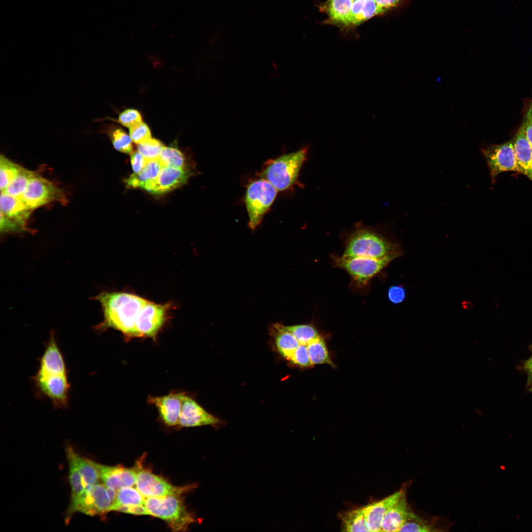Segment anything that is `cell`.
I'll return each instance as SVG.
<instances>
[{
    "mask_svg": "<svg viewBox=\"0 0 532 532\" xmlns=\"http://www.w3.org/2000/svg\"><path fill=\"white\" fill-rule=\"evenodd\" d=\"M21 199L33 210L52 202H67L61 189L38 174L30 180Z\"/></svg>",
    "mask_w": 532,
    "mask_h": 532,
    "instance_id": "10",
    "label": "cell"
},
{
    "mask_svg": "<svg viewBox=\"0 0 532 532\" xmlns=\"http://www.w3.org/2000/svg\"><path fill=\"white\" fill-rule=\"evenodd\" d=\"M145 499L133 486L123 488L117 491L111 511H116L121 506L144 505Z\"/></svg>",
    "mask_w": 532,
    "mask_h": 532,
    "instance_id": "24",
    "label": "cell"
},
{
    "mask_svg": "<svg viewBox=\"0 0 532 532\" xmlns=\"http://www.w3.org/2000/svg\"><path fill=\"white\" fill-rule=\"evenodd\" d=\"M66 451L73 458L86 488L99 483L100 479L97 463L80 456L70 446Z\"/></svg>",
    "mask_w": 532,
    "mask_h": 532,
    "instance_id": "21",
    "label": "cell"
},
{
    "mask_svg": "<svg viewBox=\"0 0 532 532\" xmlns=\"http://www.w3.org/2000/svg\"><path fill=\"white\" fill-rule=\"evenodd\" d=\"M341 528L344 532H370L363 507L346 512L342 517Z\"/></svg>",
    "mask_w": 532,
    "mask_h": 532,
    "instance_id": "23",
    "label": "cell"
},
{
    "mask_svg": "<svg viewBox=\"0 0 532 532\" xmlns=\"http://www.w3.org/2000/svg\"><path fill=\"white\" fill-rule=\"evenodd\" d=\"M191 173L185 168L163 166L155 181L151 193L162 194L170 191L184 184Z\"/></svg>",
    "mask_w": 532,
    "mask_h": 532,
    "instance_id": "17",
    "label": "cell"
},
{
    "mask_svg": "<svg viewBox=\"0 0 532 532\" xmlns=\"http://www.w3.org/2000/svg\"><path fill=\"white\" fill-rule=\"evenodd\" d=\"M0 231L1 233H5L29 231V229L27 227L20 224L2 213L0 212Z\"/></svg>",
    "mask_w": 532,
    "mask_h": 532,
    "instance_id": "36",
    "label": "cell"
},
{
    "mask_svg": "<svg viewBox=\"0 0 532 532\" xmlns=\"http://www.w3.org/2000/svg\"><path fill=\"white\" fill-rule=\"evenodd\" d=\"M300 344L307 345L310 341L320 336L316 329L310 325H297L285 326Z\"/></svg>",
    "mask_w": 532,
    "mask_h": 532,
    "instance_id": "31",
    "label": "cell"
},
{
    "mask_svg": "<svg viewBox=\"0 0 532 532\" xmlns=\"http://www.w3.org/2000/svg\"><path fill=\"white\" fill-rule=\"evenodd\" d=\"M116 493L103 483H98L87 487L80 495L70 500L65 517L66 524H68L72 516L76 512L94 516L111 511Z\"/></svg>",
    "mask_w": 532,
    "mask_h": 532,
    "instance_id": "6",
    "label": "cell"
},
{
    "mask_svg": "<svg viewBox=\"0 0 532 532\" xmlns=\"http://www.w3.org/2000/svg\"><path fill=\"white\" fill-rule=\"evenodd\" d=\"M118 122L122 125L130 128L142 122V116L138 110L128 108L119 114Z\"/></svg>",
    "mask_w": 532,
    "mask_h": 532,
    "instance_id": "35",
    "label": "cell"
},
{
    "mask_svg": "<svg viewBox=\"0 0 532 532\" xmlns=\"http://www.w3.org/2000/svg\"><path fill=\"white\" fill-rule=\"evenodd\" d=\"M438 530L434 525L423 520L415 514L400 528L399 532H433Z\"/></svg>",
    "mask_w": 532,
    "mask_h": 532,
    "instance_id": "33",
    "label": "cell"
},
{
    "mask_svg": "<svg viewBox=\"0 0 532 532\" xmlns=\"http://www.w3.org/2000/svg\"><path fill=\"white\" fill-rule=\"evenodd\" d=\"M147 161L137 150L133 152L131 156V162L134 173H138L144 168Z\"/></svg>",
    "mask_w": 532,
    "mask_h": 532,
    "instance_id": "39",
    "label": "cell"
},
{
    "mask_svg": "<svg viewBox=\"0 0 532 532\" xmlns=\"http://www.w3.org/2000/svg\"><path fill=\"white\" fill-rule=\"evenodd\" d=\"M399 255H391L382 258L363 257L333 256L335 266L346 270L357 282L366 284Z\"/></svg>",
    "mask_w": 532,
    "mask_h": 532,
    "instance_id": "8",
    "label": "cell"
},
{
    "mask_svg": "<svg viewBox=\"0 0 532 532\" xmlns=\"http://www.w3.org/2000/svg\"><path fill=\"white\" fill-rule=\"evenodd\" d=\"M116 511L137 515H149L144 505L121 506Z\"/></svg>",
    "mask_w": 532,
    "mask_h": 532,
    "instance_id": "40",
    "label": "cell"
},
{
    "mask_svg": "<svg viewBox=\"0 0 532 532\" xmlns=\"http://www.w3.org/2000/svg\"><path fill=\"white\" fill-rule=\"evenodd\" d=\"M129 129V135L132 141L137 144L152 138L149 126L142 121Z\"/></svg>",
    "mask_w": 532,
    "mask_h": 532,
    "instance_id": "34",
    "label": "cell"
},
{
    "mask_svg": "<svg viewBox=\"0 0 532 532\" xmlns=\"http://www.w3.org/2000/svg\"><path fill=\"white\" fill-rule=\"evenodd\" d=\"M309 358L312 365H332L323 338L320 336L310 341L307 345Z\"/></svg>",
    "mask_w": 532,
    "mask_h": 532,
    "instance_id": "26",
    "label": "cell"
},
{
    "mask_svg": "<svg viewBox=\"0 0 532 532\" xmlns=\"http://www.w3.org/2000/svg\"><path fill=\"white\" fill-rule=\"evenodd\" d=\"M219 420L205 411L194 399L185 394L178 425L194 427L218 424Z\"/></svg>",
    "mask_w": 532,
    "mask_h": 532,
    "instance_id": "14",
    "label": "cell"
},
{
    "mask_svg": "<svg viewBox=\"0 0 532 532\" xmlns=\"http://www.w3.org/2000/svg\"><path fill=\"white\" fill-rule=\"evenodd\" d=\"M272 332L278 351L283 357L289 360L300 344L294 335L282 325L273 324Z\"/></svg>",
    "mask_w": 532,
    "mask_h": 532,
    "instance_id": "22",
    "label": "cell"
},
{
    "mask_svg": "<svg viewBox=\"0 0 532 532\" xmlns=\"http://www.w3.org/2000/svg\"><path fill=\"white\" fill-rule=\"evenodd\" d=\"M164 146L158 139L151 138L138 144L137 150L146 161L158 160Z\"/></svg>",
    "mask_w": 532,
    "mask_h": 532,
    "instance_id": "32",
    "label": "cell"
},
{
    "mask_svg": "<svg viewBox=\"0 0 532 532\" xmlns=\"http://www.w3.org/2000/svg\"><path fill=\"white\" fill-rule=\"evenodd\" d=\"M404 489L376 502L363 507L370 532H381L383 519L388 510L400 499Z\"/></svg>",
    "mask_w": 532,
    "mask_h": 532,
    "instance_id": "15",
    "label": "cell"
},
{
    "mask_svg": "<svg viewBox=\"0 0 532 532\" xmlns=\"http://www.w3.org/2000/svg\"><path fill=\"white\" fill-rule=\"evenodd\" d=\"M144 505L149 515L164 520L174 532L186 531L195 521L181 496L146 498Z\"/></svg>",
    "mask_w": 532,
    "mask_h": 532,
    "instance_id": "5",
    "label": "cell"
},
{
    "mask_svg": "<svg viewBox=\"0 0 532 532\" xmlns=\"http://www.w3.org/2000/svg\"><path fill=\"white\" fill-rule=\"evenodd\" d=\"M65 361L59 346H46L39 359L38 369L32 380L38 393L50 400L56 408H66L70 384Z\"/></svg>",
    "mask_w": 532,
    "mask_h": 532,
    "instance_id": "2",
    "label": "cell"
},
{
    "mask_svg": "<svg viewBox=\"0 0 532 532\" xmlns=\"http://www.w3.org/2000/svg\"><path fill=\"white\" fill-rule=\"evenodd\" d=\"M292 363L301 366H313L309 356L307 346L300 344L294 351L290 360Z\"/></svg>",
    "mask_w": 532,
    "mask_h": 532,
    "instance_id": "37",
    "label": "cell"
},
{
    "mask_svg": "<svg viewBox=\"0 0 532 532\" xmlns=\"http://www.w3.org/2000/svg\"><path fill=\"white\" fill-rule=\"evenodd\" d=\"M278 191L268 181L262 178L253 180L248 185L245 204L248 216V226L255 230L273 203Z\"/></svg>",
    "mask_w": 532,
    "mask_h": 532,
    "instance_id": "7",
    "label": "cell"
},
{
    "mask_svg": "<svg viewBox=\"0 0 532 532\" xmlns=\"http://www.w3.org/2000/svg\"><path fill=\"white\" fill-rule=\"evenodd\" d=\"M526 115L532 119V100L527 111Z\"/></svg>",
    "mask_w": 532,
    "mask_h": 532,
    "instance_id": "44",
    "label": "cell"
},
{
    "mask_svg": "<svg viewBox=\"0 0 532 532\" xmlns=\"http://www.w3.org/2000/svg\"><path fill=\"white\" fill-rule=\"evenodd\" d=\"M408 507L405 491L387 511L383 519L381 532H399L401 526L414 514Z\"/></svg>",
    "mask_w": 532,
    "mask_h": 532,
    "instance_id": "18",
    "label": "cell"
},
{
    "mask_svg": "<svg viewBox=\"0 0 532 532\" xmlns=\"http://www.w3.org/2000/svg\"><path fill=\"white\" fill-rule=\"evenodd\" d=\"M69 466V480L71 486V499L80 495L86 489L82 477L72 457L66 453Z\"/></svg>",
    "mask_w": 532,
    "mask_h": 532,
    "instance_id": "29",
    "label": "cell"
},
{
    "mask_svg": "<svg viewBox=\"0 0 532 532\" xmlns=\"http://www.w3.org/2000/svg\"><path fill=\"white\" fill-rule=\"evenodd\" d=\"M512 140L518 172L524 174L532 182V150L526 135L525 121Z\"/></svg>",
    "mask_w": 532,
    "mask_h": 532,
    "instance_id": "16",
    "label": "cell"
},
{
    "mask_svg": "<svg viewBox=\"0 0 532 532\" xmlns=\"http://www.w3.org/2000/svg\"><path fill=\"white\" fill-rule=\"evenodd\" d=\"M163 166L159 159L147 161L140 172L132 174L125 182L130 187L141 188L149 192Z\"/></svg>",
    "mask_w": 532,
    "mask_h": 532,
    "instance_id": "20",
    "label": "cell"
},
{
    "mask_svg": "<svg viewBox=\"0 0 532 532\" xmlns=\"http://www.w3.org/2000/svg\"><path fill=\"white\" fill-rule=\"evenodd\" d=\"M100 479L107 487L117 491L135 485L136 467L127 468L122 466H109L98 463Z\"/></svg>",
    "mask_w": 532,
    "mask_h": 532,
    "instance_id": "13",
    "label": "cell"
},
{
    "mask_svg": "<svg viewBox=\"0 0 532 532\" xmlns=\"http://www.w3.org/2000/svg\"><path fill=\"white\" fill-rule=\"evenodd\" d=\"M136 466L135 486L145 498H160L172 495L181 496L193 488V485L175 486L149 470Z\"/></svg>",
    "mask_w": 532,
    "mask_h": 532,
    "instance_id": "9",
    "label": "cell"
},
{
    "mask_svg": "<svg viewBox=\"0 0 532 532\" xmlns=\"http://www.w3.org/2000/svg\"><path fill=\"white\" fill-rule=\"evenodd\" d=\"M399 248L385 236L372 229L359 227L348 237L344 254L346 257L382 258L400 255Z\"/></svg>",
    "mask_w": 532,
    "mask_h": 532,
    "instance_id": "4",
    "label": "cell"
},
{
    "mask_svg": "<svg viewBox=\"0 0 532 532\" xmlns=\"http://www.w3.org/2000/svg\"><path fill=\"white\" fill-rule=\"evenodd\" d=\"M0 210L5 215L27 227L26 222L33 209L22 199L1 192Z\"/></svg>",
    "mask_w": 532,
    "mask_h": 532,
    "instance_id": "19",
    "label": "cell"
},
{
    "mask_svg": "<svg viewBox=\"0 0 532 532\" xmlns=\"http://www.w3.org/2000/svg\"><path fill=\"white\" fill-rule=\"evenodd\" d=\"M309 146L285 154L264 163L258 174L272 184L278 191L291 189L298 182L301 168L306 161Z\"/></svg>",
    "mask_w": 532,
    "mask_h": 532,
    "instance_id": "3",
    "label": "cell"
},
{
    "mask_svg": "<svg viewBox=\"0 0 532 532\" xmlns=\"http://www.w3.org/2000/svg\"><path fill=\"white\" fill-rule=\"evenodd\" d=\"M524 121L526 135L532 150V119L526 115Z\"/></svg>",
    "mask_w": 532,
    "mask_h": 532,
    "instance_id": "42",
    "label": "cell"
},
{
    "mask_svg": "<svg viewBox=\"0 0 532 532\" xmlns=\"http://www.w3.org/2000/svg\"><path fill=\"white\" fill-rule=\"evenodd\" d=\"M406 0H376L384 13L403 4Z\"/></svg>",
    "mask_w": 532,
    "mask_h": 532,
    "instance_id": "41",
    "label": "cell"
},
{
    "mask_svg": "<svg viewBox=\"0 0 532 532\" xmlns=\"http://www.w3.org/2000/svg\"><path fill=\"white\" fill-rule=\"evenodd\" d=\"M185 393L173 392L162 396H149L147 401L157 409L163 422L168 426L178 425Z\"/></svg>",
    "mask_w": 532,
    "mask_h": 532,
    "instance_id": "12",
    "label": "cell"
},
{
    "mask_svg": "<svg viewBox=\"0 0 532 532\" xmlns=\"http://www.w3.org/2000/svg\"><path fill=\"white\" fill-rule=\"evenodd\" d=\"M100 304L103 320L95 327L99 332L117 330L127 339L156 338L169 318L173 303H157L133 293L102 292L93 298Z\"/></svg>",
    "mask_w": 532,
    "mask_h": 532,
    "instance_id": "1",
    "label": "cell"
},
{
    "mask_svg": "<svg viewBox=\"0 0 532 532\" xmlns=\"http://www.w3.org/2000/svg\"><path fill=\"white\" fill-rule=\"evenodd\" d=\"M487 164L492 181L500 173L506 171L518 172L512 140L499 145L489 146L481 150Z\"/></svg>",
    "mask_w": 532,
    "mask_h": 532,
    "instance_id": "11",
    "label": "cell"
},
{
    "mask_svg": "<svg viewBox=\"0 0 532 532\" xmlns=\"http://www.w3.org/2000/svg\"><path fill=\"white\" fill-rule=\"evenodd\" d=\"M107 133L114 148L124 153H131L133 151L132 140L128 134L121 128L108 129Z\"/></svg>",
    "mask_w": 532,
    "mask_h": 532,
    "instance_id": "28",
    "label": "cell"
},
{
    "mask_svg": "<svg viewBox=\"0 0 532 532\" xmlns=\"http://www.w3.org/2000/svg\"><path fill=\"white\" fill-rule=\"evenodd\" d=\"M524 368L528 374L530 379L532 381V355L531 357L525 362Z\"/></svg>",
    "mask_w": 532,
    "mask_h": 532,
    "instance_id": "43",
    "label": "cell"
},
{
    "mask_svg": "<svg viewBox=\"0 0 532 532\" xmlns=\"http://www.w3.org/2000/svg\"><path fill=\"white\" fill-rule=\"evenodd\" d=\"M37 174L35 172L22 167L3 192L13 197L22 199L29 182Z\"/></svg>",
    "mask_w": 532,
    "mask_h": 532,
    "instance_id": "25",
    "label": "cell"
},
{
    "mask_svg": "<svg viewBox=\"0 0 532 532\" xmlns=\"http://www.w3.org/2000/svg\"><path fill=\"white\" fill-rule=\"evenodd\" d=\"M388 297L394 304L401 303L406 297V291L402 285L392 286L388 290Z\"/></svg>",
    "mask_w": 532,
    "mask_h": 532,
    "instance_id": "38",
    "label": "cell"
},
{
    "mask_svg": "<svg viewBox=\"0 0 532 532\" xmlns=\"http://www.w3.org/2000/svg\"><path fill=\"white\" fill-rule=\"evenodd\" d=\"M22 166L13 162L4 155L0 157V189L3 192Z\"/></svg>",
    "mask_w": 532,
    "mask_h": 532,
    "instance_id": "27",
    "label": "cell"
},
{
    "mask_svg": "<svg viewBox=\"0 0 532 532\" xmlns=\"http://www.w3.org/2000/svg\"><path fill=\"white\" fill-rule=\"evenodd\" d=\"M531 390L532 391V386L531 387Z\"/></svg>",
    "mask_w": 532,
    "mask_h": 532,
    "instance_id": "45",
    "label": "cell"
},
{
    "mask_svg": "<svg viewBox=\"0 0 532 532\" xmlns=\"http://www.w3.org/2000/svg\"><path fill=\"white\" fill-rule=\"evenodd\" d=\"M159 160L163 166L185 168V157L181 152L175 148L164 146Z\"/></svg>",
    "mask_w": 532,
    "mask_h": 532,
    "instance_id": "30",
    "label": "cell"
}]
</instances>
